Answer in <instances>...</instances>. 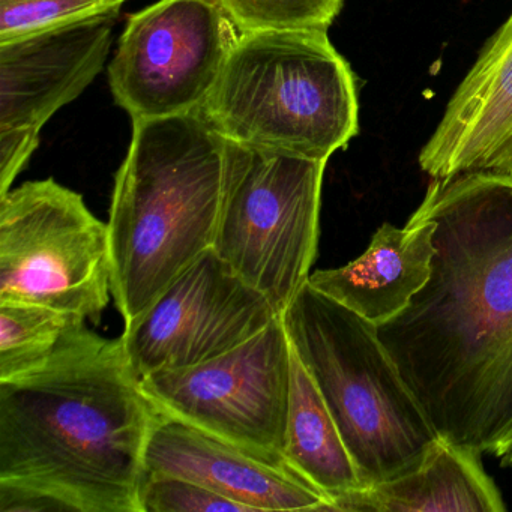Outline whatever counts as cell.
<instances>
[{
    "mask_svg": "<svg viewBox=\"0 0 512 512\" xmlns=\"http://www.w3.org/2000/svg\"><path fill=\"white\" fill-rule=\"evenodd\" d=\"M409 220L434 230L431 277L380 340L449 442L512 449V175L431 179Z\"/></svg>",
    "mask_w": 512,
    "mask_h": 512,
    "instance_id": "6da1fadb",
    "label": "cell"
},
{
    "mask_svg": "<svg viewBox=\"0 0 512 512\" xmlns=\"http://www.w3.org/2000/svg\"><path fill=\"white\" fill-rule=\"evenodd\" d=\"M160 410L122 337L89 331L50 364L0 382V481L74 512H140L145 451Z\"/></svg>",
    "mask_w": 512,
    "mask_h": 512,
    "instance_id": "7a4b0ae2",
    "label": "cell"
},
{
    "mask_svg": "<svg viewBox=\"0 0 512 512\" xmlns=\"http://www.w3.org/2000/svg\"><path fill=\"white\" fill-rule=\"evenodd\" d=\"M226 139L199 113L133 122L109 227L112 295L125 323L212 248Z\"/></svg>",
    "mask_w": 512,
    "mask_h": 512,
    "instance_id": "3957f363",
    "label": "cell"
},
{
    "mask_svg": "<svg viewBox=\"0 0 512 512\" xmlns=\"http://www.w3.org/2000/svg\"><path fill=\"white\" fill-rule=\"evenodd\" d=\"M196 113L229 142L328 163L358 134V86L328 31H241Z\"/></svg>",
    "mask_w": 512,
    "mask_h": 512,
    "instance_id": "277c9868",
    "label": "cell"
},
{
    "mask_svg": "<svg viewBox=\"0 0 512 512\" xmlns=\"http://www.w3.org/2000/svg\"><path fill=\"white\" fill-rule=\"evenodd\" d=\"M293 352L316 383L362 488L418 469L439 440L379 337V326L310 283L281 313Z\"/></svg>",
    "mask_w": 512,
    "mask_h": 512,
    "instance_id": "5b68a950",
    "label": "cell"
},
{
    "mask_svg": "<svg viewBox=\"0 0 512 512\" xmlns=\"http://www.w3.org/2000/svg\"><path fill=\"white\" fill-rule=\"evenodd\" d=\"M326 161L226 140L212 248L283 313L310 278Z\"/></svg>",
    "mask_w": 512,
    "mask_h": 512,
    "instance_id": "8992f818",
    "label": "cell"
},
{
    "mask_svg": "<svg viewBox=\"0 0 512 512\" xmlns=\"http://www.w3.org/2000/svg\"><path fill=\"white\" fill-rule=\"evenodd\" d=\"M112 293L109 227L55 179L0 196V301L98 319Z\"/></svg>",
    "mask_w": 512,
    "mask_h": 512,
    "instance_id": "52a82bcc",
    "label": "cell"
},
{
    "mask_svg": "<svg viewBox=\"0 0 512 512\" xmlns=\"http://www.w3.org/2000/svg\"><path fill=\"white\" fill-rule=\"evenodd\" d=\"M239 35L220 0H158L128 19L110 62L116 104L133 122L196 113Z\"/></svg>",
    "mask_w": 512,
    "mask_h": 512,
    "instance_id": "ba28073f",
    "label": "cell"
},
{
    "mask_svg": "<svg viewBox=\"0 0 512 512\" xmlns=\"http://www.w3.org/2000/svg\"><path fill=\"white\" fill-rule=\"evenodd\" d=\"M293 349L283 317L241 346L194 367L140 380L160 412L253 451L284 457Z\"/></svg>",
    "mask_w": 512,
    "mask_h": 512,
    "instance_id": "9c48e42d",
    "label": "cell"
},
{
    "mask_svg": "<svg viewBox=\"0 0 512 512\" xmlns=\"http://www.w3.org/2000/svg\"><path fill=\"white\" fill-rule=\"evenodd\" d=\"M214 248L197 257L122 334L139 380L194 367L241 346L280 316Z\"/></svg>",
    "mask_w": 512,
    "mask_h": 512,
    "instance_id": "30bf717a",
    "label": "cell"
},
{
    "mask_svg": "<svg viewBox=\"0 0 512 512\" xmlns=\"http://www.w3.org/2000/svg\"><path fill=\"white\" fill-rule=\"evenodd\" d=\"M145 473L190 479L248 512L334 511L331 497L286 458L253 451L163 412L146 445Z\"/></svg>",
    "mask_w": 512,
    "mask_h": 512,
    "instance_id": "8fae6325",
    "label": "cell"
},
{
    "mask_svg": "<svg viewBox=\"0 0 512 512\" xmlns=\"http://www.w3.org/2000/svg\"><path fill=\"white\" fill-rule=\"evenodd\" d=\"M116 16L0 43V134L38 137L103 70Z\"/></svg>",
    "mask_w": 512,
    "mask_h": 512,
    "instance_id": "7c38bea8",
    "label": "cell"
},
{
    "mask_svg": "<svg viewBox=\"0 0 512 512\" xmlns=\"http://www.w3.org/2000/svg\"><path fill=\"white\" fill-rule=\"evenodd\" d=\"M419 166L431 179L512 175V14L452 95Z\"/></svg>",
    "mask_w": 512,
    "mask_h": 512,
    "instance_id": "4fadbf2b",
    "label": "cell"
},
{
    "mask_svg": "<svg viewBox=\"0 0 512 512\" xmlns=\"http://www.w3.org/2000/svg\"><path fill=\"white\" fill-rule=\"evenodd\" d=\"M434 230L428 220H409L404 229L382 224L358 259L314 272L308 283L368 322L385 325L430 280Z\"/></svg>",
    "mask_w": 512,
    "mask_h": 512,
    "instance_id": "5bb4252c",
    "label": "cell"
},
{
    "mask_svg": "<svg viewBox=\"0 0 512 512\" xmlns=\"http://www.w3.org/2000/svg\"><path fill=\"white\" fill-rule=\"evenodd\" d=\"M338 512H503L481 452L439 437L424 463L400 478L334 499Z\"/></svg>",
    "mask_w": 512,
    "mask_h": 512,
    "instance_id": "9a60e30c",
    "label": "cell"
},
{
    "mask_svg": "<svg viewBox=\"0 0 512 512\" xmlns=\"http://www.w3.org/2000/svg\"><path fill=\"white\" fill-rule=\"evenodd\" d=\"M283 455L290 466L325 491L332 502L341 494L362 488L340 430L295 352Z\"/></svg>",
    "mask_w": 512,
    "mask_h": 512,
    "instance_id": "2e32d148",
    "label": "cell"
},
{
    "mask_svg": "<svg viewBox=\"0 0 512 512\" xmlns=\"http://www.w3.org/2000/svg\"><path fill=\"white\" fill-rule=\"evenodd\" d=\"M89 331L79 314L31 302L0 301V382L41 370Z\"/></svg>",
    "mask_w": 512,
    "mask_h": 512,
    "instance_id": "e0dca14e",
    "label": "cell"
},
{
    "mask_svg": "<svg viewBox=\"0 0 512 512\" xmlns=\"http://www.w3.org/2000/svg\"><path fill=\"white\" fill-rule=\"evenodd\" d=\"M127 0H0V43L85 22L118 16Z\"/></svg>",
    "mask_w": 512,
    "mask_h": 512,
    "instance_id": "ac0fdd59",
    "label": "cell"
},
{
    "mask_svg": "<svg viewBox=\"0 0 512 512\" xmlns=\"http://www.w3.org/2000/svg\"><path fill=\"white\" fill-rule=\"evenodd\" d=\"M241 31L323 29L341 13L344 0H220Z\"/></svg>",
    "mask_w": 512,
    "mask_h": 512,
    "instance_id": "d6986e66",
    "label": "cell"
},
{
    "mask_svg": "<svg viewBox=\"0 0 512 512\" xmlns=\"http://www.w3.org/2000/svg\"><path fill=\"white\" fill-rule=\"evenodd\" d=\"M140 512H248L241 503L209 488L172 475H143L139 490Z\"/></svg>",
    "mask_w": 512,
    "mask_h": 512,
    "instance_id": "ffe728a7",
    "label": "cell"
},
{
    "mask_svg": "<svg viewBox=\"0 0 512 512\" xmlns=\"http://www.w3.org/2000/svg\"><path fill=\"white\" fill-rule=\"evenodd\" d=\"M500 463H502L503 467H511L512 469V449L508 454L503 455V457L500 458Z\"/></svg>",
    "mask_w": 512,
    "mask_h": 512,
    "instance_id": "44dd1931",
    "label": "cell"
}]
</instances>
